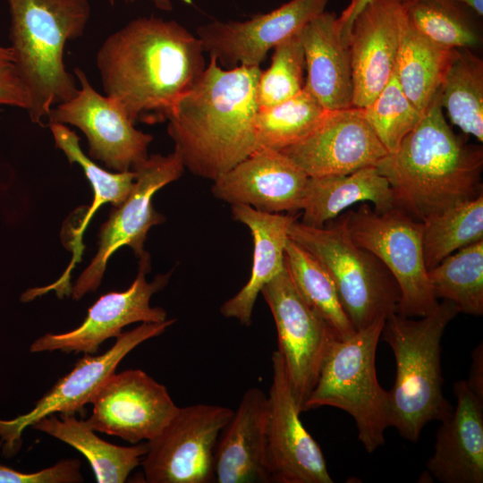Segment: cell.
Instances as JSON below:
<instances>
[{"instance_id": "cell-1", "label": "cell", "mask_w": 483, "mask_h": 483, "mask_svg": "<svg viewBox=\"0 0 483 483\" xmlns=\"http://www.w3.org/2000/svg\"><path fill=\"white\" fill-rule=\"evenodd\" d=\"M204 52L179 22L143 16L109 35L96 64L106 96L135 123L152 113L165 119L206 69Z\"/></svg>"}, {"instance_id": "cell-2", "label": "cell", "mask_w": 483, "mask_h": 483, "mask_svg": "<svg viewBox=\"0 0 483 483\" xmlns=\"http://www.w3.org/2000/svg\"><path fill=\"white\" fill-rule=\"evenodd\" d=\"M165 115L184 168L216 180L257 150L255 118L260 66L224 69L214 56Z\"/></svg>"}, {"instance_id": "cell-3", "label": "cell", "mask_w": 483, "mask_h": 483, "mask_svg": "<svg viewBox=\"0 0 483 483\" xmlns=\"http://www.w3.org/2000/svg\"><path fill=\"white\" fill-rule=\"evenodd\" d=\"M376 167L391 186L394 208L421 222L483 193L482 148L466 144L453 131L440 89L415 129Z\"/></svg>"}, {"instance_id": "cell-4", "label": "cell", "mask_w": 483, "mask_h": 483, "mask_svg": "<svg viewBox=\"0 0 483 483\" xmlns=\"http://www.w3.org/2000/svg\"><path fill=\"white\" fill-rule=\"evenodd\" d=\"M13 64L31 95L28 111L42 124L55 106L77 92L64 62L68 41L80 38L90 19L89 0H6Z\"/></svg>"}, {"instance_id": "cell-5", "label": "cell", "mask_w": 483, "mask_h": 483, "mask_svg": "<svg viewBox=\"0 0 483 483\" xmlns=\"http://www.w3.org/2000/svg\"><path fill=\"white\" fill-rule=\"evenodd\" d=\"M458 313L454 303L444 300L418 320L397 312L385 320L381 335L396 362L395 381L388 391L390 427L412 443L427 423L443 421L453 413L443 394L440 354L444 332Z\"/></svg>"}, {"instance_id": "cell-6", "label": "cell", "mask_w": 483, "mask_h": 483, "mask_svg": "<svg viewBox=\"0 0 483 483\" xmlns=\"http://www.w3.org/2000/svg\"><path fill=\"white\" fill-rule=\"evenodd\" d=\"M386 318L356 330L344 339L335 338L323 358L316 385L302 411L331 406L354 419L358 437L368 453L385 443L390 427L389 394L377 377L376 352Z\"/></svg>"}, {"instance_id": "cell-7", "label": "cell", "mask_w": 483, "mask_h": 483, "mask_svg": "<svg viewBox=\"0 0 483 483\" xmlns=\"http://www.w3.org/2000/svg\"><path fill=\"white\" fill-rule=\"evenodd\" d=\"M288 237L328 272L355 330L397 312L400 291L394 278L377 258L352 241L345 214L322 227L296 220Z\"/></svg>"}, {"instance_id": "cell-8", "label": "cell", "mask_w": 483, "mask_h": 483, "mask_svg": "<svg viewBox=\"0 0 483 483\" xmlns=\"http://www.w3.org/2000/svg\"><path fill=\"white\" fill-rule=\"evenodd\" d=\"M352 241L377 258L400 291L397 313L421 318L438 305L425 265L423 223L394 208L377 213L368 203L345 213Z\"/></svg>"}, {"instance_id": "cell-9", "label": "cell", "mask_w": 483, "mask_h": 483, "mask_svg": "<svg viewBox=\"0 0 483 483\" xmlns=\"http://www.w3.org/2000/svg\"><path fill=\"white\" fill-rule=\"evenodd\" d=\"M233 411L198 403L178 407L165 428L147 442L141 459L148 483L216 482L215 451Z\"/></svg>"}, {"instance_id": "cell-10", "label": "cell", "mask_w": 483, "mask_h": 483, "mask_svg": "<svg viewBox=\"0 0 483 483\" xmlns=\"http://www.w3.org/2000/svg\"><path fill=\"white\" fill-rule=\"evenodd\" d=\"M183 170L182 161L174 151L166 156H148L134 169L137 175L131 193L101 225L98 250L71 289L74 300L98 288L109 258L121 247H131L139 258L147 253L144 242L148 230L165 221L154 209L152 198L158 190L179 179Z\"/></svg>"}, {"instance_id": "cell-11", "label": "cell", "mask_w": 483, "mask_h": 483, "mask_svg": "<svg viewBox=\"0 0 483 483\" xmlns=\"http://www.w3.org/2000/svg\"><path fill=\"white\" fill-rule=\"evenodd\" d=\"M260 293L272 312L277 333V350L284 360L296 402L302 411L318 380L325 353L337 335L303 300L286 266L264 285Z\"/></svg>"}, {"instance_id": "cell-12", "label": "cell", "mask_w": 483, "mask_h": 483, "mask_svg": "<svg viewBox=\"0 0 483 483\" xmlns=\"http://www.w3.org/2000/svg\"><path fill=\"white\" fill-rule=\"evenodd\" d=\"M73 72L80 87L72 98L52 108L47 124L77 127L87 138L91 158L115 172L134 170L148 157L153 136L137 130L120 106L92 87L83 70Z\"/></svg>"}, {"instance_id": "cell-13", "label": "cell", "mask_w": 483, "mask_h": 483, "mask_svg": "<svg viewBox=\"0 0 483 483\" xmlns=\"http://www.w3.org/2000/svg\"><path fill=\"white\" fill-rule=\"evenodd\" d=\"M174 322L175 319H165L162 322L141 323L132 330L123 332L103 354H85L79 360L73 369L35 403L30 411L13 419H0V445L4 454H15L21 445L23 430L40 419L55 413L75 415L81 412L130 352L141 343L160 335Z\"/></svg>"}, {"instance_id": "cell-14", "label": "cell", "mask_w": 483, "mask_h": 483, "mask_svg": "<svg viewBox=\"0 0 483 483\" xmlns=\"http://www.w3.org/2000/svg\"><path fill=\"white\" fill-rule=\"evenodd\" d=\"M264 465L269 482L332 483L323 453L303 426L281 353L271 356Z\"/></svg>"}, {"instance_id": "cell-15", "label": "cell", "mask_w": 483, "mask_h": 483, "mask_svg": "<svg viewBox=\"0 0 483 483\" xmlns=\"http://www.w3.org/2000/svg\"><path fill=\"white\" fill-rule=\"evenodd\" d=\"M94 430L131 444L154 438L177 410L166 387L141 369L112 374L91 399Z\"/></svg>"}, {"instance_id": "cell-16", "label": "cell", "mask_w": 483, "mask_h": 483, "mask_svg": "<svg viewBox=\"0 0 483 483\" xmlns=\"http://www.w3.org/2000/svg\"><path fill=\"white\" fill-rule=\"evenodd\" d=\"M149 269L150 258L146 253L140 258L139 272L128 289L102 295L89 309L80 326L63 334H46L31 343L30 351L93 354L104 341L116 338L128 325L165 321V310L151 307L150 299L167 284L170 273L158 275L148 282L146 274Z\"/></svg>"}, {"instance_id": "cell-17", "label": "cell", "mask_w": 483, "mask_h": 483, "mask_svg": "<svg viewBox=\"0 0 483 483\" xmlns=\"http://www.w3.org/2000/svg\"><path fill=\"white\" fill-rule=\"evenodd\" d=\"M329 0H291L244 21H213L197 28L203 49L226 69L259 66L268 51L325 12Z\"/></svg>"}, {"instance_id": "cell-18", "label": "cell", "mask_w": 483, "mask_h": 483, "mask_svg": "<svg viewBox=\"0 0 483 483\" xmlns=\"http://www.w3.org/2000/svg\"><path fill=\"white\" fill-rule=\"evenodd\" d=\"M280 152L309 177L348 174L376 166L388 154L363 108L355 106L326 111L311 133Z\"/></svg>"}, {"instance_id": "cell-19", "label": "cell", "mask_w": 483, "mask_h": 483, "mask_svg": "<svg viewBox=\"0 0 483 483\" xmlns=\"http://www.w3.org/2000/svg\"><path fill=\"white\" fill-rule=\"evenodd\" d=\"M405 17L399 0H371L353 20L348 37L352 106L370 105L393 75Z\"/></svg>"}, {"instance_id": "cell-20", "label": "cell", "mask_w": 483, "mask_h": 483, "mask_svg": "<svg viewBox=\"0 0 483 483\" xmlns=\"http://www.w3.org/2000/svg\"><path fill=\"white\" fill-rule=\"evenodd\" d=\"M308 178L282 152L259 148L214 180L212 193L231 205L294 214L301 210Z\"/></svg>"}, {"instance_id": "cell-21", "label": "cell", "mask_w": 483, "mask_h": 483, "mask_svg": "<svg viewBox=\"0 0 483 483\" xmlns=\"http://www.w3.org/2000/svg\"><path fill=\"white\" fill-rule=\"evenodd\" d=\"M456 406L441 421L428 473L442 483L483 482V399L465 380L453 385Z\"/></svg>"}, {"instance_id": "cell-22", "label": "cell", "mask_w": 483, "mask_h": 483, "mask_svg": "<svg viewBox=\"0 0 483 483\" xmlns=\"http://www.w3.org/2000/svg\"><path fill=\"white\" fill-rule=\"evenodd\" d=\"M267 419V395L249 388L218 437L216 482H269L264 465Z\"/></svg>"}, {"instance_id": "cell-23", "label": "cell", "mask_w": 483, "mask_h": 483, "mask_svg": "<svg viewBox=\"0 0 483 483\" xmlns=\"http://www.w3.org/2000/svg\"><path fill=\"white\" fill-rule=\"evenodd\" d=\"M307 79L304 87L325 110L352 106V79L348 46L337 17L324 12L300 31Z\"/></svg>"}, {"instance_id": "cell-24", "label": "cell", "mask_w": 483, "mask_h": 483, "mask_svg": "<svg viewBox=\"0 0 483 483\" xmlns=\"http://www.w3.org/2000/svg\"><path fill=\"white\" fill-rule=\"evenodd\" d=\"M234 220L244 224L253 238V262L247 284L220 308L225 318L250 326L254 305L262 288L285 267L284 251L294 214L267 213L247 205H232Z\"/></svg>"}, {"instance_id": "cell-25", "label": "cell", "mask_w": 483, "mask_h": 483, "mask_svg": "<svg viewBox=\"0 0 483 483\" xmlns=\"http://www.w3.org/2000/svg\"><path fill=\"white\" fill-rule=\"evenodd\" d=\"M369 201L377 213L394 208L391 186L376 166L348 174L309 177L301 200V223L322 227L350 206Z\"/></svg>"}, {"instance_id": "cell-26", "label": "cell", "mask_w": 483, "mask_h": 483, "mask_svg": "<svg viewBox=\"0 0 483 483\" xmlns=\"http://www.w3.org/2000/svg\"><path fill=\"white\" fill-rule=\"evenodd\" d=\"M80 452L89 461L97 482L123 483L147 453V443L120 446L95 434L86 420L74 414H55L40 419L31 426Z\"/></svg>"}, {"instance_id": "cell-27", "label": "cell", "mask_w": 483, "mask_h": 483, "mask_svg": "<svg viewBox=\"0 0 483 483\" xmlns=\"http://www.w3.org/2000/svg\"><path fill=\"white\" fill-rule=\"evenodd\" d=\"M453 50L419 34L406 15L394 72L405 96L422 114L441 87Z\"/></svg>"}, {"instance_id": "cell-28", "label": "cell", "mask_w": 483, "mask_h": 483, "mask_svg": "<svg viewBox=\"0 0 483 483\" xmlns=\"http://www.w3.org/2000/svg\"><path fill=\"white\" fill-rule=\"evenodd\" d=\"M48 126L55 147L64 152L71 164L76 163L83 169L94 193L92 205L74 233V256L72 263L62 277L55 283V286L65 290L70 288V272L82 252V234L92 216L105 203H110L114 208L120 206L131 193L137 174L134 170L111 173L101 168L82 152L79 144L80 138L73 131L61 123H49Z\"/></svg>"}, {"instance_id": "cell-29", "label": "cell", "mask_w": 483, "mask_h": 483, "mask_svg": "<svg viewBox=\"0 0 483 483\" xmlns=\"http://www.w3.org/2000/svg\"><path fill=\"white\" fill-rule=\"evenodd\" d=\"M440 98L452 123L483 141V62L469 48L453 50Z\"/></svg>"}, {"instance_id": "cell-30", "label": "cell", "mask_w": 483, "mask_h": 483, "mask_svg": "<svg viewBox=\"0 0 483 483\" xmlns=\"http://www.w3.org/2000/svg\"><path fill=\"white\" fill-rule=\"evenodd\" d=\"M285 266L291 278L307 304L335 331L339 339L355 333L333 279L323 265L304 248L288 239L284 251Z\"/></svg>"}, {"instance_id": "cell-31", "label": "cell", "mask_w": 483, "mask_h": 483, "mask_svg": "<svg viewBox=\"0 0 483 483\" xmlns=\"http://www.w3.org/2000/svg\"><path fill=\"white\" fill-rule=\"evenodd\" d=\"M422 223L423 255L429 270L456 250L483 240V193Z\"/></svg>"}, {"instance_id": "cell-32", "label": "cell", "mask_w": 483, "mask_h": 483, "mask_svg": "<svg viewBox=\"0 0 483 483\" xmlns=\"http://www.w3.org/2000/svg\"><path fill=\"white\" fill-rule=\"evenodd\" d=\"M428 275L437 299L452 301L459 312L483 314V240L452 253Z\"/></svg>"}, {"instance_id": "cell-33", "label": "cell", "mask_w": 483, "mask_h": 483, "mask_svg": "<svg viewBox=\"0 0 483 483\" xmlns=\"http://www.w3.org/2000/svg\"><path fill=\"white\" fill-rule=\"evenodd\" d=\"M326 111L305 87L282 103L258 108L255 118L257 149L281 151L301 141L315 130Z\"/></svg>"}, {"instance_id": "cell-34", "label": "cell", "mask_w": 483, "mask_h": 483, "mask_svg": "<svg viewBox=\"0 0 483 483\" xmlns=\"http://www.w3.org/2000/svg\"><path fill=\"white\" fill-rule=\"evenodd\" d=\"M402 5L417 31L439 47L469 48L479 43L478 34L456 3L416 0Z\"/></svg>"}, {"instance_id": "cell-35", "label": "cell", "mask_w": 483, "mask_h": 483, "mask_svg": "<svg viewBox=\"0 0 483 483\" xmlns=\"http://www.w3.org/2000/svg\"><path fill=\"white\" fill-rule=\"evenodd\" d=\"M363 114L388 154L397 150L423 116L405 96L394 72Z\"/></svg>"}, {"instance_id": "cell-36", "label": "cell", "mask_w": 483, "mask_h": 483, "mask_svg": "<svg viewBox=\"0 0 483 483\" xmlns=\"http://www.w3.org/2000/svg\"><path fill=\"white\" fill-rule=\"evenodd\" d=\"M300 31L276 45L270 66L261 70L257 84L258 108L282 103L304 88L305 57Z\"/></svg>"}, {"instance_id": "cell-37", "label": "cell", "mask_w": 483, "mask_h": 483, "mask_svg": "<svg viewBox=\"0 0 483 483\" xmlns=\"http://www.w3.org/2000/svg\"><path fill=\"white\" fill-rule=\"evenodd\" d=\"M80 462L66 459L36 472H22L0 464V483H74L83 481Z\"/></svg>"}, {"instance_id": "cell-38", "label": "cell", "mask_w": 483, "mask_h": 483, "mask_svg": "<svg viewBox=\"0 0 483 483\" xmlns=\"http://www.w3.org/2000/svg\"><path fill=\"white\" fill-rule=\"evenodd\" d=\"M0 106L25 109L31 106V95L13 63L0 65Z\"/></svg>"}, {"instance_id": "cell-39", "label": "cell", "mask_w": 483, "mask_h": 483, "mask_svg": "<svg viewBox=\"0 0 483 483\" xmlns=\"http://www.w3.org/2000/svg\"><path fill=\"white\" fill-rule=\"evenodd\" d=\"M470 389L483 399V344L480 343L472 351L469 379L466 380Z\"/></svg>"}, {"instance_id": "cell-40", "label": "cell", "mask_w": 483, "mask_h": 483, "mask_svg": "<svg viewBox=\"0 0 483 483\" xmlns=\"http://www.w3.org/2000/svg\"><path fill=\"white\" fill-rule=\"evenodd\" d=\"M371 0H350L349 4L343 10L340 16L337 17V24L342 35V38L348 46V37L351 30V26L357 14L370 2Z\"/></svg>"}, {"instance_id": "cell-41", "label": "cell", "mask_w": 483, "mask_h": 483, "mask_svg": "<svg viewBox=\"0 0 483 483\" xmlns=\"http://www.w3.org/2000/svg\"><path fill=\"white\" fill-rule=\"evenodd\" d=\"M402 4H406L416 0H399ZM456 4H462L471 9L478 16L483 15V0H448Z\"/></svg>"}, {"instance_id": "cell-42", "label": "cell", "mask_w": 483, "mask_h": 483, "mask_svg": "<svg viewBox=\"0 0 483 483\" xmlns=\"http://www.w3.org/2000/svg\"><path fill=\"white\" fill-rule=\"evenodd\" d=\"M128 2H133L135 0H126ZM156 7L165 12H171L173 10L172 0H150ZM111 4H114L115 0H108Z\"/></svg>"}, {"instance_id": "cell-43", "label": "cell", "mask_w": 483, "mask_h": 483, "mask_svg": "<svg viewBox=\"0 0 483 483\" xmlns=\"http://www.w3.org/2000/svg\"><path fill=\"white\" fill-rule=\"evenodd\" d=\"M13 63V52L10 47L0 45V65Z\"/></svg>"}]
</instances>
